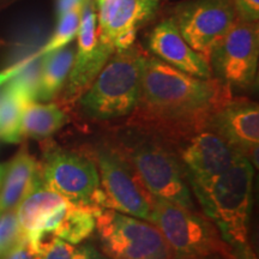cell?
<instances>
[{"label":"cell","mask_w":259,"mask_h":259,"mask_svg":"<svg viewBox=\"0 0 259 259\" xmlns=\"http://www.w3.org/2000/svg\"><path fill=\"white\" fill-rule=\"evenodd\" d=\"M232 97V89L216 78H197L148 54L141 95L126 125L177 149L194 135L208 131L210 116Z\"/></svg>","instance_id":"cell-1"},{"label":"cell","mask_w":259,"mask_h":259,"mask_svg":"<svg viewBox=\"0 0 259 259\" xmlns=\"http://www.w3.org/2000/svg\"><path fill=\"white\" fill-rule=\"evenodd\" d=\"M253 166L240 157L197 197L204 215L218 227L231 251L229 259H255L248 246V222L253 203Z\"/></svg>","instance_id":"cell-2"},{"label":"cell","mask_w":259,"mask_h":259,"mask_svg":"<svg viewBox=\"0 0 259 259\" xmlns=\"http://www.w3.org/2000/svg\"><path fill=\"white\" fill-rule=\"evenodd\" d=\"M112 142L127 157L154 197L197 210L177 149L163 139L126 125Z\"/></svg>","instance_id":"cell-3"},{"label":"cell","mask_w":259,"mask_h":259,"mask_svg":"<svg viewBox=\"0 0 259 259\" xmlns=\"http://www.w3.org/2000/svg\"><path fill=\"white\" fill-rule=\"evenodd\" d=\"M148 52L139 45L115 51L88 90L78 107L85 118L109 121L132 114L138 103Z\"/></svg>","instance_id":"cell-4"},{"label":"cell","mask_w":259,"mask_h":259,"mask_svg":"<svg viewBox=\"0 0 259 259\" xmlns=\"http://www.w3.org/2000/svg\"><path fill=\"white\" fill-rule=\"evenodd\" d=\"M150 222L160 229L176 259H200L210 254L231 257L218 227L197 210L154 197Z\"/></svg>","instance_id":"cell-5"},{"label":"cell","mask_w":259,"mask_h":259,"mask_svg":"<svg viewBox=\"0 0 259 259\" xmlns=\"http://www.w3.org/2000/svg\"><path fill=\"white\" fill-rule=\"evenodd\" d=\"M95 231L108 259H176L160 229L145 220L105 208L96 213Z\"/></svg>","instance_id":"cell-6"},{"label":"cell","mask_w":259,"mask_h":259,"mask_svg":"<svg viewBox=\"0 0 259 259\" xmlns=\"http://www.w3.org/2000/svg\"><path fill=\"white\" fill-rule=\"evenodd\" d=\"M106 208L150 222L154 196L149 192L127 157L113 142L92 148Z\"/></svg>","instance_id":"cell-7"},{"label":"cell","mask_w":259,"mask_h":259,"mask_svg":"<svg viewBox=\"0 0 259 259\" xmlns=\"http://www.w3.org/2000/svg\"><path fill=\"white\" fill-rule=\"evenodd\" d=\"M40 177L67 202L95 209L106 208L99 171L90 156L48 144L40 163Z\"/></svg>","instance_id":"cell-8"},{"label":"cell","mask_w":259,"mask_h":259,"mask_svg":"<svg viewBox=\"0 0 259 259\" xmlns=\"http://www.w3.org/2000/svg\"><path fill=\"white\" fill-rule=\"evenodd\" d=\"M259 59L258 23L236 17L234 24L213 46L209 57L212 77L228 88L250 89Z\"/></svg>","instance_id":"cell-9"},{"label":"cell","mask_w":259,"mask_h":259,"mask_svg":"<svg viewBox=\"0 0 259 259\" xmlns=\"http://www.w3.org/2000/svg\"><path fill=\"white\" fill-rule=\"evenodd\" d=\"M177 153L196 198L241 157L235 149L211 131L194 135L177 148Z\"/></svg>","instance_id":"cell-10"},{"label":"cell","mask_w":259,"mask_h":259,"mask_svg":"<svg viewBox=\"0 0 259 259\" xmlns=\"http://www.w3.org/2000/svg\"><path fill=\"white\" fill-rule=\"evenodd\" d=\"M187 44L209 61L210 53L234 24L229 0H191L177 6L171 17Z\"/></svg>","instance_id":"cell-11"},{"label":"cell","mask_w":259,"mask_h":259,"mask_svg":"<svg viewBox=\"0 0 259 259\" xmlns=\"http://www.w3.org/2000/svg\"><path fill=\"white\" fill-rule=\"evenodd\" d=\"M208 131L220 136L252 166H258L259 108L247 99H234L223 103L212 113Z\"/></svg>","instance_id":"cell-12"},{"label":"cell","mask_w":259,"mask_h":259,"mask_svg":"<svg viewBox=\"0 0 259 259\" xmlns=\"http://www.w3.org/2000/svg\"><path fill=\"white\" fill-rule=\"evenodd\" d=\"M148 48L154 57L183 72L202 79L213 78L209 61L184 40L171 18L164 19L151 30Z\"/></svg>","instance_id":"cell-13"},{"label":"cell","mask_w":259,"mask_h":259,"mask_svg":"<svg viewBox=\"0 0 259 259\" xmlns=\"http://www.w3.org/2000/svg\"><path fill=\"white\" fill-rule=\"evenodd\" d=\"M158 0H119L111 21L97 36L108 42L115 51L126 50L135 44L142 24L157 11Z\"/></svg>","instance_id":"cell-14"},{"label":"cell","mask_w":259,"mask_h":259,"mask_svg":"<svg viewBox=\"0 0 259 259\" xmlns=\"http://www.w3.org/2000/svg\"><path fill=\"white\" fill-rule=\"evenodd\" d=\"M66 203L67 200L63 196L50 189L42 181L38 169V177L30 192L16 208L18 223L25 238L34 244L40 241L45 222L52 213Z\"/></svg>","instance_id":"cell-15"},{"label":"cell","mask_w":259,"mask_h":259,"mask_svg":"<svg viewBox=\"0 0 259 259\" xmlns=\"http://www.w3.org/2000/svg\"><path fill=\"white\" fill-rule=\"evenodd\" d=\"M115 52V48L108 42L102 41L97 36L95 47L88 50H77L72 69L69 78L65 83L63 92V102L72 105L88 90L100 71Z\"/></svg>","instance_id":"cell-16"},{"label":"cell","mask_w":259,"mask_h":259,"mask_svg":"<svg viewBox=\"0 0 259 259\" xmlns=\"http://www.w3.org/2000/svg\"><path fill=\"white\" fill-rule=\"evenodd\" d=\"M100 210L67 202L47 219L41 236L54 235L70 244H80L95 231L96 213Z\"/></svg>","instance_id":"cell-17"},{"label":"cell","mask_w":259,"mask_h":259,"mask_svg":"<svg viewBox=\"0 0 259 259\" xmlns=\"http://www.w3.org/2000/svg\"><path fill=\"white\" fill-rule=\"evenodd\" d=\"M40 163L29 154L27 147L19 149L6 164L0 186V213L15 210L34 186L38 177Z\"/></svg>","instance_id":"cell-18"},{"label":"cell","mask_w":259,"mask_h":259,"mask_svg":"<svg viewBox=\"0 0 259 259\" xmlns=\"http://www.w3.org/2000/svg\"><path fill=\"white\" fill-rule=\"evenodd\" d=\"M76 48L65 46L41 56L37 101H51L59 95L69 78Z\"/></svg>","instance_id":"cell-19"},{"label":"cell","mask_w":259,"mask_h":259,"mask_svg":"<svg viewBox=\"0 0 259 259\" xmlns=\"http://www.w3.org/2000/svg\"><path fill=\"white\" fill-rule=\"evenodd\" d=\"M69 121V115L58 103L30 102L22 113V138L44 141L57 134Z\"/></svg>","instance_id":"cell-20"},{"label":"cell","mask_w":259,"mask_h":259,"mask_svg":"<svg viewBox=\"0 0 259 259\" xmlns=\"http://www.w3.org/2000/svg\"><path fill=\"white\" fill-rule=\"evenodd\" d=\"M0 90V139L6 143L22 141L21 120L24 107L30 103L9 83Z\"/></svg>","instance_id":"cell-21"},{"label":"cell","mask_w":259,"mask_h":259,"mask_svg":"<svg viewBox=\"0 0 259 259\" xmlns=\"http://www.w3.org/2000/svg\"><path fill=\"white\" fill-rule=\"evenodd\" d=\"M41 259H108L89 244H70L54 235H46L36 244Z\"/></svg>","instance_id":"cell-22"},{"label":"cell","mask_w":259,"mask_h":259,"mask_svg":"<svg viewBox=\"0 0 259 259\" xmlns=\"http://www.w3.org/2000/svg\"><path fill=\"white\" fill-rule=\"evenodd\" d=\"M84 4V3H83ZM83 4L77 5L76 8L71 10L59 17L58 25L54 34L52 35L50 41L41 48L40 54H46L48 52L59 50L67 45H70L74 38L77 37V32H78V27L80 22V16H82Z\"/></svg>","instance_id":"cell-23"},{"label":"cell","mask_w":259,"mask_h":259,"mask_svg":"<svg viewBox=\"0 0 259 259\" xmlns=\"http://www.w3.org/2000/svg\"><path fill=\"white\" fill-rule=\"evenodd\" d=\"M24 238L15 210L0 213V258Z\"/></svg>","instance_id":"cell-24"},{"label":"cell","mask_w":259,"mask_h":259,"mask_svg":"<svg viewBox=\"0 0 259 259\" xmlns=\"http://www.w3.org/2000/svg\"><path fill=\"white\" fill-rule=\"evenodd\" d=\"M236 17L246 22L258 23L259 0H229Z\"/></svg>","instance_id":"cell-25"},{"label":"cell","mask_w":259,"mask_h":259,"mask_svg":"<svg viewBox=\"0 0 259 259\" xmlns=\"http://www.w3.org/2000/svg\"><path fill=\"white\" fill-rule=\"evenodd\" d=\"M4 259H41V253L35 244L24 236L17 245L9 251Z\"/></svg>","instance_id":"cell-26"},{"label":"cell","mask_w":259,"mask_h":259,"mask_svg":"<svg viewBox=\"0 0 259 259\" xmlns=\"http://www.w3.org/2000/svg\"><path fill=\"white\" fill-rule=\"evenodd\" d=\"M118 2L119 0H96L97 11H99V16H97L99 28H97V30H101L111 21Z\"/></svg>","instance_id":"cell-27"},{"label":"cell","mask_w":259,"mask_h":259,"mask_svg":"<svg viewBox=\"0 0 259 259\" xmlns=\"http://www.w3.org/2000/svg\"><path fill=\"white\" fill-rule=\"evenodd\" d=\"M32 57H34V54H31L30 57L24 58V59L19 60L16 64L11 65V66L6 67V69L0 71V88H2V87L4 85V84L8 83L10 79L14 78L16 74H18L19 72H21L22 69H23L25 65H27L29 61L31 60Z\"/></svg>","instance_id":"cell-28"},{"label":"cell","mask_w":259,"mask_h":259,"mask_svg":"<svg viewBox=\"0 0 259 259\" xmlns=\"http://www.w3.org/2000/svg\"><path fill=\"white\" fill-rule=\"evenodd\" d=\"M84 0H58L57 2V14L58 18L67 14L71 10L76 8L77 5L83 4Z\"/></svg>","instance_id":"cell-29"},{"label":"cell","mask_w":259,"mask_h":259,"mask_svg":"<svg viewBox=\"0 0 259 259\" xmlns=\"http://www.w3.org/2000/svg\"><path fill=\"white\" fill-rule=\"evenodd\" d=\"M200 259H226V257L222 254H210V255H206V257L200 258Z\"/></svg>","instance_id":"cell-30"},{"label":"cell","mask_w":259,"mask_h":259,"mask_svg":"<svg viewBox=\"0 0 259 259\" xmlns=\"http://www.w3.org/2000/svg\"><path fill=\"white\" fill-rule=\"evenodd\" d=\"M5 170H6V164H0V186H2L3 178H4Z\"/></svg>","instance_id":"cell-31"}]
</instances>
